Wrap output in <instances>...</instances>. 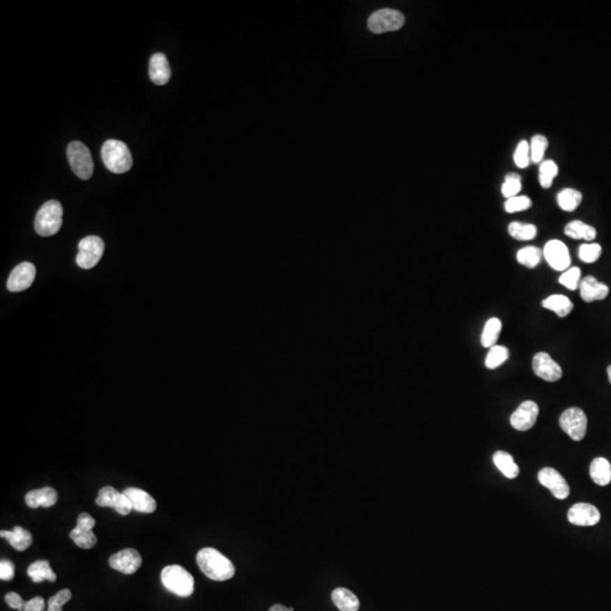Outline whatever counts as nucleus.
Masks as SVG:
<instances>
[{
  "label": "nucleus",
  "mask_w": 611,
  "mask_h": 611,
  "mask_svg": "<svg viewBox=\"0 0 611 611\" xmlns=\"http://www.w3.org/2000/svg\"><path fill=\"white\" fill-rule=\"evenodd\" d=\"M196 561L202 572L213 581H227L236 573L232 561L214 548L199 550Z\"/></svg>",
  "instance_id": "f257e3e1"
},
{
  "label": "nucleus",
  "mask_w": 611,
  "mask_h": 611,
  "mask_svg": "<svg viewBox=\"0 0 611 611\" xmlns=\"http://www.w3.org/2000/svg\"><path fill=\"white\" fill-rule=\"evenodd\" d=\"M102 161L114 174H125L133 167L132 153L123 142L109 139L102 145Z\"/></svg>",
  "instance_id": "f03ea898"
},
{
  "label": "nucleus",
  "mask_w": 611,
  "mask_h": 611,
  "mask_svg": "<svg viewBox=\"0 0 611 611\" xmlns=\"http://www.w3.org/2000/svg\"><path fill=\"white\" fill-rule=\"evenodd\" d=\"M161 582L167 590L180 598L192 596L195 587L192 574L180 565L165 567L161 573Z\"/></svg>",
  "instance_id": "7ed1b4c3"
},
{
  "label": "nucleus",
  "mask_w": 611,
  "mask_h": 611,
  "mask_svg": "<svg viewBox=\"0 0 611 611\" xmlns=\"http://www.w3.org/2000/svg\"><path fill=\"white\" fill-rule=\"evenodd\" d=\"M63 206L57 201H48L38 211L34 222L36 234L50 237L59 232L63 225Z\"/></svg>",
  "instance_id": "20e7f679"
},
{
  "label": "nucleus",
  "mask_w": 611,
  "mask_h": 611,
  "mask_svg": "<svg viewBox=\"0 0 611 611\" xmlns=\"http://www.w3.org/2000/svg\"><path fill=\"white\" fill-rule=\"evenodd\" d=\"M67 156L74 174L80 179H90L93 174V158L86 145L82 142L74 141L67 147Z\"/></svg>",
  "instance_id": "39448f33"
},
{
  "label": "nucleus",
  "mask_w": 611,
  "mask_h": 611,
  "mask_svg": "<svg viewBox=\"0 0 611 611\" xmlns=\"http://www.w3.org/2000/svg\"><path fill=\"white\" fill-rule=\"evenodd\" d=\"M105 252V241L98 236H89L78 243L76 264L83 270H91L98 265Z\"/></svg>",
  "instance_id": "423d86ee"
},
{
  "label": "nucleus",
  "mask_w": 611,
  "mask_h": 611,
  "mask_svg": "<svg viewBox=\"0 0 611 611\" xmlns=\"http://www.w3.org/2000/svg\"><path fill=\"white\" fill-rule=\"evenodd\" d=\"M405 17L401 12L392 8L379 9L372 13L367 25L370 32L375 34L398 31L405 25Z\"/></svg>",
  "instance_id": "0eeeda50"
},
{
  "label": "nucleus",
  "mask_w": 611,
  "mask_h": 611,
  "mask_svg": "<svg viewBox=\"0 0 611 611\" xmlns=\"http://www.w3.org/2000/svg\"><path fill=\"white\" fill-rule=\"evenodd\" d=\"M559 425L573 441L580 442L587 434V418L580 407H569L560 416Z\"/></svg>",
  "instance_id": "6e6552de"
},
{
  "label": "nucleus",
  "mask_w": 611,
  "mask_h": 611,
  "mask_svg": "<svg viewBox=\"0 0 611 611\" xmlns=\"http://www.w3.org/2000/svg\"><path fill=\"white\" fill-rule=\"evenodd\" d=\"M96 527V520L87 513H82L77 518V525L74 530L70 531L69 538L74 540L80 548L91 549L96 547L98 539L93 534Z\"/></svg>",
  "instance_id": "1a4fd4ad"
},
{
  "label": "nucleus",
  "mask_w": 611,
  "mask_h": 611,
  "mask_svg": "<svg viewBox=\"0 0 611 611\" xmlns=\"http://www.w3.org/2000/svg\"><path fill=\"white\" fill-rule=\"evenodd\" d=\"M543 256L547 263L556 271H566L572 263L566 245L560 240H550L545 243Z\"/></svg>",
  "instance_id": "9d476101"
},
{
  "label": "nucleus",
  "mask_w": 611,
  "mask_h": 611,
  "mask_svg": "<svg viewBox=\"0 0 611 611\" xmlns=\"http://www.w3.org/2000/svg\"><path fill=\"white\" fill-rule=\"evenodd\" d=\"M36 270L33 264L23 262L12 271L7 281V289L10 292H22L30 288L36 279Z\"/></svg>",
  "instance_id": "9b49d317"
},
{
  "label": "nucleus",
  "mask_w": 611,
  "mask_h": 611,
  "mask_svg": "<svg viewBox=\"0 0 611 611\" xmlns=\"http://www.w3.org/2000/svg\"><path fill=\"white\" fill-rule=\"evenodd\" d=\"M96 503L101 507H111L119 513L120 515L126 516L132 512L133 506L128 498L114 487H103L96 497Z\"/></svg>",
  "instance_id": "f8f14e48"
},
{
  "label": "nucleus",
  "mask_w": 611,
  "mask_h": 611,
  "mask_svg": "<svg viewBox=\"0 0 611 611\" xmlns=\"http://www.w3.org/2000/svg\"><path fill=\"white\" fill-rule=\"evenodd\" d=\"M109 565L111 568L116 569L118 572L126 575H132L141 567L142 556L136 549H123L109 558Z\"/></svg>",
  "instance_id": "ddd939ff"
},
{
  "label": "nucleus",
  "mask_w": 611,
  "mask_h": 611,
  "mask_svg": "<svg viewBox=\"0 0 611 611\" xmlns=\"http://www.w3.org/2000/svg\"><path fill=\"white\" fill-rule=\"evenodd\" d=\"M538 479L541 485H545L552 492L557 499H566L571 492L568 483L564 476L552 467H545L539 471Z\"/></svg>",
  "instance_id": "4468645a"
},
{
  "label": "nucleus",
  "mask_w": 611,
  "mask_h": 611,
  "mask_svg": "<svg viewBox=\"0 0 611 611\" xmlns=\"http://www.w3.org/2000/svg\"><path fill=\"white\" fill-rule=\"evenodd\" d=\"M539 416V407L534 401L521 403L515 412L511 416V425L520 432H527L536 425Z\"/></svg>",
  "instance_id": "2eb2a0df"
},
{
  "label": "nucleus",
  "mask_w": 611,
  "mask_h": 611,
  "mask_svg": "<svg viewBox=\"0 0 611 611\" xmlns=\"http://www.w3.org/2000/svg\"><path fill=\"white\" fill-rule=\"evenodd\" d=\"M532 368L536 376L545 382H557L563 376L561 367L545 352H539L534 356Z\"/></svg>",
  "instance_id": "dca6fc26"
},
{
  "label": "nucleus",
  "mask_w": 611,
  "mask_h": 611,
  "mask_svg": "<svg viewBox=\"0 0 611 611\" xmlns=\"http://www.w3.org/2000/svg\"><path fill=\"white\" fill-rule=\"evenodd\" d=\"M568 521L578 527H594L600 521L599 509L594 505L587 503H578L573 505L568 511Z\"/></svg>",
  "instance_id": "f3484780"
},
{
  "label": "nucleus",
  "mask_w": 611,
  "mask_h": 611,
  "mask_svg": "<svg viewBox=\"0 0 611 611\" xmlns=\"http://www.w3.org/2000/svg\"><path fill=\"white\" fill-rule=\"evenodd\" d=\"M580 292L585 303H594L596 300H603L609 294L608 285L599 282L594 276H585L580 283Z\"/></svg>",
  "instance_id": "a211bd4d"
},
{
  "label": "nucleus",
  "mask_w": 611,
  "mask_h": 611,
  "mask_svg": "<svg viewBox=\"0 0 611 611\" xmlns=\"http://www.w3.org/2000/svg\"><path fill=\"white\" fill-rule=\"evenodd\" d=\"M149 74L153 83L156 85H165L170 81V63L165 54L161 52L153 54L150 60Z\"/></svg>",
  "instance_id": "6ab92c4d"
},
{
  "label": "nucleus",
  "mask_w": 611,
  "mask_h": 611,
  "mask_svg": "<svg viewBox=\"0 0 611 611\" xmlns=\"http://www.w3.org/2000/svg\"><path fill=\"white\" fill-rule=\"evenodd\" d=\"M132 504L133 509L137 512L151 514L156 512V501L149 492L138 488H127L123 492Z\"/></svg>",
  "instance_id": "aec40b11"
},
{
  "label": "nucleus",
  "mask_w": 611,
  "mask_h": 611,
  "mask_svg": "<svg viewBox=\"0 0 611 611\" xmlns=\"http://www.w3.org/2000/svg\"><path fill=\"white\" fill-rule=\"evenodd\" d=\"M58 494L54 488L45 487V488L36 489L27 492L25 496V503L31 508L38 507H51L57 503Z\"/></svg>",
  "instance_id": "412c9836"
},
{
  "label": "nucleus",
  "mask_w": 611,
  "mask_h": 611,
  "mask_svg": "<svg viewBox=\"0 0 611 611\" xmlns=\"http://www.w3.org/2000/svg\"><path fill=\"white\" fill-rule=\"evenodd\" d=\"M0 536L8 540L13 548L17 552H24L33 543L32 534L22 527H15L12 531H1Z\"/></svg>",
  "instance_id": "4be33fe9"
},
{
  "label": "nucleus",
  "mask_w": 611,
  "mask_h": 611,
  "mask_svg": "<svg viewBox=\"0 0 611 611\" xmlns=\"http://www.w3.org/2000/svg\"><path fill=\"white\" fill-rule=\"evenodd\" d=\"M332 600L340 611H358L360 608V601L358 596L352 591L338 587L332 592Z\"/></svg>",
  "instance_id": "5701e85b"
},
{
  "label": "nucleus",
  "mask_w": 611,
  "mask_h": 611,
  "mask_svg": "<svg viewBox=\"0 0 611 611\" xmlns=\"http://www.w3.org/2000/svg\"><path fill=\"white\" fill-rule=\"evenodd\" d=\"M590 476L596 485L605 487L611 483V465L605 458H594L590 465Z\"/></svg>",
  "instance_id": "b1692460"
},
{
  "label": "nucleus",
  "mask_w": 611,
  "mask_h": 611,
  "mask_svg": "<svg viewBox=\"0 0 611 611\" xmlns=\"http://www.w3.org/2000/svg\"><path fill=\"white\" fill-rule=\"evenodd\" d=\"M27 575L34 583H41L43 581L54 583L57 580V575L51 569L50 564L47 560H38L36 563L31 564L27 568Z\"/></svg>",
  "instance_id": "393cba45"
},
{
  "label": "nucleus",
  "mask_w": 611,
  "mask_h": 611,
  "mask_svg": "<svg viewBox=\"0 0 611 611\" xmlns=\"http://www.w3.org/2000/svg\"><path fill=\"white\" fill-rule=\"evenodd\" d=\"M492 460H494V465L498 467V470L501 471V474L508 479H515L520 474L518 465L509 453L498 451V452L495 453Z\"/></svg>",
  "instance_id": "a878e982"
},
{
  "label": "nucleus",
  "mask_w": 611,
  "mask_h": 611,
  "mask_svg": "<svg viewBox=\"0 0 611 611\" xmlns=\"http://www.w3.org/2000/svg\"><path fill=\"white\" fill-rule=\"evenodd\" d=\"M565 234L572 239H584L587 241L596 239V230L592 225H587L584 222L575 220L569 222L565 227Z\"/></svg>",
  "instance_id": "bb28decb"
},
{
  "label": "nucleus",
  "mask_w": 611,
  "mask_h": 611,
  "mask_svg": "<svg viewBox=\"0 0 611 611\" xmlns=\"http://www.w3.org/2000/svg\"><path fill=\"white\" fill-rule=\"evenodd\" d=\"M543 307L556 312L558 317H566L567 315L572 312L574 305L566 296L552 294L550 297L543 300Z\"/></svg>",
  "instance_id": "cd10ccee"
},
{
  "label": "nucleus",
  "mask_w": 611,
  "mask_h": 611,
  "mask_svg": "<svg viewBox=\"0 0 611 611\" xmlns=\"http://www.w3.org/2000/svg\"><path fill=\"white\" fill-rule=\"evenodd\" d=\"M501 322L499 318L492 317L487 321L483 334H481V345L485 348H492L497 343L498 338L501 334Z\"/></svg>",
  "instance_id": "c85d7f7f"
},
{
  "label": "nucleus",
  "mask_w": 611,
  "mask_h": 611,
  "mask_svg": "<svg viewBox=\"0 0 611 611\" xmlns=\"http://www.w3.org/2000/svg\"><path fill=\"white\" fill-rule=\"evenodd\" d=\"M558 205L565 212L575 211L582 202L581 192L574 188H565L557 196Z\"/></svg>",
  "instance_id": "c756f323"
},
{
  "label": "nucleus",
  "mask_w": 611,
  "mask_h": 611,
  "mask_svg": "<svg viewBox=\"0 0 611 611\" xmlns=\"http://www.w3.org/2000/svg\"><path fill=\"white\" fill-rule=\"evenodd\" d=\"M543 252L541 249L534 246H527L520 249L516 255L518 262L529 269H534L539 265L543 258Z\"/></svg>",
  "instance_id": "7c9ffc66"
},
{
  "label": "nucleus",
  "mask_w": 611,
  "mask_h": 611,
  "mask_svg": "<svg viewBox=\"0 0 611 611\" xmlns=\"http://www.w3.org/2000/svg\"><path fill=\"white\" fill-rule=\"evenodd\" d=\"M508 234L511 237L521 241L532 240L536 236V227L530 223H521V222H512L508 225Z\"/></svg>",
  "instance_id": "2f4dec72"
},
{
  "label": "nucleus",
  "mask_w": 611,
  "mask_h": 611,
  "mask_svg": "<svg viewBox=\"0 0 611 611\" xmlns=\"http://www.w3.org/2000/svg\"><path fill=\"white\" fill-rule=\"evenodd\" d=\"M558 167L552 160H545L539 168V183L543 188L552 187L555 178L557 177Z\"/></svg>",
  "instance_id": "473e14b6"
},
{
  "label": "nucleus",
  "mask_w": 611,
  "mask_h": 611,
  "mask_svg": "<svg viewBox=\"0 0 611 611\" xmlns=\"http://www.w3.org/2000/svg\"><path fill=\"white\" fill-rule=\"evenodd\" d=\"M508 359V349L503 345H494L485 356V365L487 368L496 369Z\"/></svg>",
  "instance_id": "72a5a7b5"
},
{
  "label": "nucleus",
  "mask_w": 611,
  "mask_h": 611,
  "mask_svg": "<svg viewBox=\"0 0 611 611\" xmlns=\"http://www.w3.org/2000/svg\"><path fill=\"white\" fill-rule=\"evenodd\" d=\"M521 189L522 183L520 174L511 172L505 176V181L501 186V194H503L504 197H506L507 199L515 197L518 193L521 192Z\"/></svg>",
  "instance_id": "f704fd0d"
},
{
  "label": "nucleus",
  "mask_w": 611,
  "mask_h": 611,
  "mask_svg": "<svg viewBox=\"0 0 611 611\" xmlns=\"http://www.w3.org/2000/svg\"><path fill=\"white\" fill-rule=\"evenodd\" d=\"M548 147V139L543 135H536L531 139L530 153L531 160L534 163L543 161L545 150Z\"/></svg>",
  "instance_id": "c9c22d12"
},
{
  "label": "nucleus",
  "mask_w": 611,
  "mask_h": 611,
  "mask_svg": "<svg viewBox=\"0 0 611 611\" xmlns=\"http://www.w3.org/2000/svg\"><path fill=\"white\" fill-rule=\"evenodd\" d=\"M603 248L599 243H583L578 248V257L584 263H594L599 259Z\"/></svg>",
  "instance_id": "e433bc0d"
},
{
  "label": "nucleus",
  "mask_w": 611,
  "mask_h": 611,
  "mask_svg": "<svg viewBox=\"0 0 611 611\" xmlns=\"http://www.w3.org/2000/svg\"><path fill=\"white\" fill-rule=\"evenodd\" d=\"M559 283L569 290H576L581 283V270L576 266L571 267L560 276Z\"/></svg>",
  "instance_id": "4c0bfd02"
},
{
  "label": "nucleus",
  "mask_w": 611,
  "mask_h": 611,
  "mask_svg": "<svg viewBox=\"0 0 611 611\" xmlns=\"http://www.w3.org/2000/svg\"><path fill=\"white\" fill-rule=\"evenodd\" d=\"M530 145L525 139H523L516 146L515 152H514V162L518 168H527L530 163Z\"/></svg>",
  "instance_id": "58836bf2"
},
{
  "label": "nucleus",
  "mask_w": 611,
  "mask_h": 611,
  "mask_svg": "<svg viewBox=\"0 0 611 611\" xmlns=\"http://www.w3.org/2000/svg\"><path fill=\"white\" fill-rule=\"evenodd\" d=\"M532 201L527 196H515L508 198L505 203V211L508 213L521 212L530 209Z\"/></svg>",
  "instance_id": "ea45409f"
},
{
  "label": "nucleus",
  "mask_w": 611,
  "mask_h": 611,
  "mask_svg": "<svg viewBox=\"0 0 611 611\" xmlns=\"http://www.w3.org/2000/svg\"><path fill=\"white\" fill-rule=\"evenodd\" d=\"M72 599V592L68 589H63L58 594L51 596L48 601V610L47 611H63V605Z\"/></svg>",
  "instance_id": "a19ab883"
},
{
  "label": "nucleus",
  "mask_w": 611,
  "mask_h": 611,
  "mask_svg": "<svg viewBox=\"0 0 611 611\" xmlns=\"http://www.w3.org/2000/svg\"><path fill=\"white\" fill-rule=\"evenodd\" d=\"M15 576V566L12 561L9 560H1L0 561V578L3 581H10Z\"/></svg>",
  "instance_id": "79ce46f5"
},
{
  "label": "nucleus",
  "mask_w": 611,
  "mask_h": 611,
  "mask_svg": "<svg viewBox=\"0 0 611 611\" xmlns=\"http://www.w3.org/2000/svg\"><path fill=\"white\" fill-rule=\"evenodd\" d=\"M5 601H6L7 605L10 608L16 609L18 611L24 610L25 603H27V601H24L23 598L20 594H16V592H9V594H7L6 596H5Z\"/></svg>",
  "instance_id": "37998d69"
},
{
  "label": "nucleus",
  "mask_w": 611,
  "mask_h": 611,
  "mask_svg": "<svg viewBox=\"0 0 611 611\" xmlns=\"http://www.w3.org/2000/svg\"><path fill=\"white\" fill-rule=\"evenodd\" d=\"M45 603L43 596H36L33 599L29 600L25 603L24 610L23 611H45Z\"/></svg>",
  "instance_id": "c03bdc74"
},
{
  "label": "nucleus",
  "mask_w": 611,
  "mask_h": 611,
  "mask_svg": "<svg viewBox=\"0 0 611 611\" xmlns=\"http://www.w3.org/2000/svg\"><path fill=\"white\" fill-rule=\"evenodd\" d=\"M294 608H287L285 605H274L272 608L270 609V611H294Z\"/></svg>",
  "instance_id": "a18cd8bd"
},
{
  "label": "nucleus",
  "mask_w": 611,
  "mask_h": 611,
  "mask_svg": "<svg viewBox=\"0 0 611 611\" xmlns=\"http://www.w3.org/2000/svg\"><path fill=\"white\" fill-rule=\"evenodd\" d=\"M607 372H608L609 382H610L611 384V365H609L608 369H607Z\"/></svg>",
  "instance_id": "49530a36"
}]
</instances>
